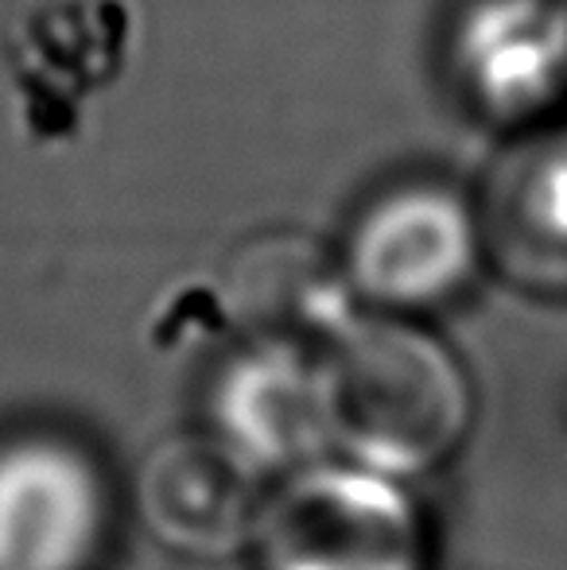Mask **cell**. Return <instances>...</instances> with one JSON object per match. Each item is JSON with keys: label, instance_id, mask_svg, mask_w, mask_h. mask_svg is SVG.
<instances>
[{"label": "cell", "instance_id": "8992f818", "mask_svg": "<svg viewBox=\"0 0 567 570\" xmlns=\"http://www.w3.org/2000/svg\"><path fill=\"white\" fill-rule=\"evenodd\" d=\"M206 431L265 481L331 458V412L315 345L242 338L206 384Z\"/></svg>", "mask_w": 567, "mask_h": 570}, {"label": "cell", "instance_id": "ba28073f", "mask_svg": "<svg viewBox=\"0 0 567 570\" xmlns=\"http://www.w3.org/2000/svg\"><path fill=\"white\" fill-rule=\"evenodd\" d=\"M486 264L540 299H567V114L506 148L475 195Z\"/></svg>", "mask_w": 567, "mask_h": 570}, {"label": "cell", "instance_id": "30bf717a", "mask_svg": "<svg viewBox=\"0 0 567 570\" xmlns=\"http://www.w3.org/2000/svg\"><path fill=\"white\" fill-rule=\"evenodd\" d=\"M564 4H567V0H564Z\"/></svg>", "mask_w": 567, "mask_h": 570}, {"label": "cell", "instance_id": "3957f363", "mask_svg": "<svg viewBox=\"0 0 567 570\" xmlns=\"http://www.w3.org/2000/svg\"><path fill=\"white\" fill-rule=\"evenodd\" d=\"M334 253L358 307L401 318L451 307L490 268L475 195L436 175L365 198Z\"/></svg>", "mask_w": 567, "mask_h": 570}, {"label": "cell", "instance_id": "5b68a950", "mask_svg": "<svg viewBox=\"0 0 567 570\" xmlns=\"http://www.w3.org/2000/svg\"><path fill=\"white\" fill-rule=\"evenodd\" d=\"M114 489L98 454L62 431L0 439V570H94Z\"/></svg>", "mask_w": 567, "mask_h": 570}, {"label": "cell", "instance_id": "277c9868", "mask_svg": "<svg viewBox=\"0 0 567 570\" xmlns=\"http://www.w3.org/2000/svg\"><path fill=\"white\" fill-rule=\"evenodd\" d=\"M454 98L501 136L567 114L564 0H462L443 43Z\"/></svg>", "mask_w": 567, "mask_h": 570}, {"label": "cell", "instance_id": "7a4b0ae2", "mask_svg": "<svg viewBox=\"0 0 567 570\" xmlns=\"http://www.w3.org/2000/svg\"><path fill=\"white\" fill-rule=\"evenodd\" d=\"M257 570H431V528L409 481L331 454L268 481Z\"/></svg>", "mask_w": 567, "mask_h": 570}, {"label": "cell", "instance_id": "52a82bcc", "mask_svg": "<svg viewBox=\"0 0 567 570\" xmlns=\"http://www.w3.org/2000/svg\"><path fill=\"white\" fill-rule=\"evenodd\" d=\"M268 481L211 431H179L144 454L133 478L140 528L164 551L198 563L245 556Z\"/></svg>", "mask_w": 567, "mask_h": 570}, {"label": "cell", "instance_id": "9c48e42d", "mask_svg": "<svg viewBox=\"0 0 567 570\" xmlns=\"http://www.w3.org/2000/svg\"><path fill=\"white\" fill-rule=\"evenodd\" d=\"M218 299L245 338L323 345L358 315L339 253L295 229H265L229 253Z\"/></svg>", "mask_w": 567, "mask_h": 570}, {"label": "cell", "instance_id": "6da1fadb", "mask_svg": "<svg viewBox=\"0 0 567 570\" xmlns=\"http://www.w3.org/2000/svg\"><path fill=\"white\" fill-rule=\"evenodd\" d=\"M331 451L401 481L447 465L467 446L478 396L467 365L420 318L358 311L319 345Z\"/></svg>", "mask_w": 567, "mask_h": 570}]
</instances>
